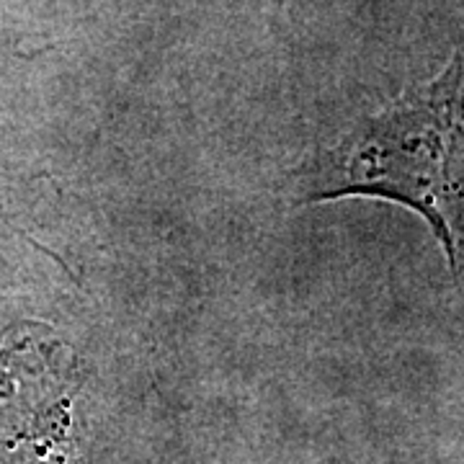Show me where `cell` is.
Here are the masks:
<instances>
[{
  "instance_id": "6da1fadb",
  "label": "cell",
  "mask_w": 464,
  "mask_h": 464,
  "mask_svg": "<svg viewBox=\"0 0 464 464\" xmlns=\"http://www.w3.org/2000/svg\"><path fill=\"white\" fill-rule=\"evenodd\" d=\"M304 197H372L408 207L431 227L464 292V44L431 81L320 152Z\"/></svg>"
},
{
  "instance_id": "7a4b0ae2",
  "label": "cell",
  "mask_w": 464,
  "mask_h": 464,
  "mask_svg": "<svg viewBox=\"0 0 464 464\" xmlns=\"http://www.w3.org/2000/svg\"><path fill=\"white\" fill-rule=\"evenodd\" d=\"M60 341L21 335L0 353V418L18 439L57 447L70 423L72 362Z\"/></svg>"
}]
</instances>
